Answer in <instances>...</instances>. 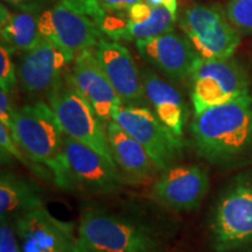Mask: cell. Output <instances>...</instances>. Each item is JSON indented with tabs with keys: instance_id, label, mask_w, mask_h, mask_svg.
Here are the masks:
<instances>
[{
	"instance_id": "15",
	"label": "cell",
	"mask_w": 252,
	"mask_h": 252,
	"mask_svg": "<svg viewBox=\"0 0 252 252\" xmlns=\"http://www.w3.org/2000/svg\"><path fill=\"white\" fill-rule=\"evenodd\" d=\"M94 52L123 105L147 106L141 70L138 69L128 49L117 41L102 39Z\"/></svg>"
},
{
	"instance_id": "30",
	"label": "cell",
	"mask_w": 252,
	"mask_h": 252,
	"mask_svg": "<svg viewBox=\"0 0 252 252\" xmlns=\"http://www.w3.org/2000/svg\"><path fill=\"white\" fill-rule=\"evenodd\" d=\"M15 9L24 11H43L48 5L49 0H2Z\"/></svg>"
},
{
	"instance_id": "29",
	"label": "cell",
	"mask_w": 252,
	"mask_h": 252,
	"mask_svg": "<svg viewBox=\"0 0 252 252\" xmlns=\"http://www.w3.org/2000/svg\"><path fill=\"white\" fill-rule=\"evenodd\" d=\"M100 7L105 12L115 14H127L128 9L137 2L144 0H97Z\"/></svg>"
},
{
	"instance_id": "2",
	"label": "cell",
	"mask_w": 252,
	"mask_h": 252,
	"mask_svg": "<svg viewBox=\"0 0 252 252\" xmlns=\"http://www.w3.org/2000/svg\"><path fill=\"white\" fill-rule=\"evenodd\" d=\"M77 239L86 252H167V236L158 223L99 207L83 210Z\"/></svg>"
},
{
	"instance_id": "23",
	"label": "cell",
	"mask_w": 252,
	"mask_h": 252,
	"mask_svg": "<svg viewBox=\"0 0 252 252\" xmlns=\"http://www.w3.org/2000/svg\"><path fill=\"white\" fill-rule=\"evenodd\" d=\"M224 9L241 34L252 33V0H229Z\"/></svg>"
},
{
	"instance_id": "6",
	"label": "cell",
	"mask_w": 252,
	"mask_h": 252,
	"mask_svg": "<svg viewBox=\"0 0 252 252\" xmlns=\"http://www.w3.org/2000/svg\"><path fill=\"white\" fill-rule=\"evenodd\" d=\"M179 26L201 60L232 58L241 43V32L217 5L188 6L179 18Z\"/></svg>"
},
{
	"instance_id": "5",
	"label": "cell",
	"mask_w": 252,
	"mask_h": 252,
	"mask_svg": "<svg viewBox=\"0 0 252 252\" xmlns=\"http://www.w3.org/2000/svg\"><path fill=\"white\" fill-rule=\"evenodd\" d=\"M68 72L58 86L46 94L47 102L65 134L96 151L116 165L110 151L106 125L90 103L72 86Z\"/></svg>"
},
{
	"instance_id": "19",
	"label": "cell",
	"mask_w": 252,
	"mask_h": 252,
	"mask_svg": "<svg viewBox=\"0 0 252 252\" xmlns=\"http://www.w3.org/2000/svg\"><path fill=\"white\" fill-rule=\"evenodd\" d=\"M43 191L30 179L2 172L0 179V219H13L43 208Z\"/></svg>"
},
{
	"instance_id": "17",
	"label": "cell",
	"mask_w": 252,
	"mask_h": 252,
	"mask_svg": "<svg viewBox=\"0 0 252 252\" xmlns=\"http://www.w3.org/2000/svg\"><path fill=\"white\" fill-rule=\"evenodd\" d=\"M106 133L110 151L126 184L138 185L149 180L157 168L139 141L116 122H109Z\"/></svg>"
},
{
	"instance_id": "9",
	"label": "cell",
	"mask_w": 252,
	"mask_h": 252,
	"mask_svg": "<svg viewBox=\"0 0 252 252\" xmlns=\"http://www.w3.org/2000/svg\"><path fill=\"white\" fill-rule=\"evenodd\" d=\"M194 115L250 93V78L234 58L201 60L190 77Z\"/></svg>"
},
{
	"instance_id": "8",
	"label": "cell",
	"mask_w": 252,
	"mask_h": 252,
	"mask_svg": "<svg viewBox=\"0 0 252 252\" xmlns=\"http://www.w3.org/2000/svg\"><path fill=\"white\" fill-rule=\"evenodd\" d=\"M65 175L61 189L84 194L117 193L126 185L118 167L65 134Z\"/></svg>"
},
{
	"instance_id": "25",
	"label": "cell",
	"mask_w": 252,
	"mask_h": 252,
	"mask_svg": "<svg viewBox=\"0 0 252 252\" xmlns=\"http://www.w3.org/2000/svg\"><path fill=\"white\" fill-rule=\"evenodd\" d=\"M0 252H21L17 232H15V220L13 219H1Z\"/></svg>"
},
{
	"instance_id": "11",
	"label": "cell",
	"mask_w": 252,
	"mask_h": 252,
	"mask_svg": "<svg viewBox=\"0 0 252 252\" xmlns=\"http://www.w3.org/2000/svg\"><path fill=\"white\" fill-rule=\"evenodd\" d=\"M209 189L207 171L197 165H176L166 169L153 184L151 196L166 209L196 210Z\"/></svg>"
},
{
	"instance_id": "27",
	"label": "cell",
	"mask_w": 252,
	"mask_h": 252,
	"mask_svg": "<svg viewBox=\"0 0 252 252\" xmlns=\"http://www.w3.org/2000/svg\"><path fill=\"white\" fill-rule=\"evenodd\" d=\"M15 111L17 109L12 104L11 94L0 89V124H4L9 131L13 128Z\"/></svg>"
},
{
	"instance_id": "12",
	"label": "cell",
	"mask_w": 252,
	"mask_h": 252,
	"mask_svg": "<svg viewBox=\"0 0 252 252\" xmlns=\"http://www.w3.org/2000/svg\"><path fill=\"white\" fill-rule=\"evenodd\" d=\"M21 252H68L76 244L75 225L53 216L43 208L15 219Z\"/></svg>"
},
{
	"instance_id": "24",
	"label": "cell",
	"mask_w": 252,
	"mask_h": 252,
	"mask_svg": "<svg viewBox=\"0 0 252 252\" xmlns=\"http://www.w3.org/2000/svg\"><path fill=\"white\" fill-rule=\"evenodd\" d=\"M14 50L1 42L0 47V89L11 94L17 86V74H15L14 62L12 54Z\"/></svg>"
},
{
	"instance_id": "22",
	"label": "cell",
	"mask_w": 252,
	"mask_h": 252,
	"mask_svg": "<svg viewBox=\"0 0 252 252\" xmlns=\"http://www.w3.org/2000/svg\"><path fill=\"white\" fill-rule=\"evenodd\" d=\"M103 35L112 41H131L130 21L127 14H115L104 11L94 23Z\"/></svg>"
},
{
	"instance_id": "1",
	"label": "cell",
	"mask_w": 252,
	"mask_h": 252,
	"mask_svg": "<svg viewBox=\"0 0 252 252\" xmlns=\"http://www.w3.org/2000/svg\"><path fill=\"white\" fill-rule=\"evenodd\" d=\"M195 151L217 166L238 163L252 156V94L195 113L190 124Z\"/></svg>"
},
{
	"instance_id": "32",
	"label": "cell",
	"mask_w": 252,
	"mask_h": 252,
	"mask_svg": "<svg viewBox=\"0 0 252 252\" xmlns=\"http://www.w3.org/2000/svg\"><path fill=\"white\" fill-rule=\"evenodd\" d=\"M68 252H84V250H83V248L81 247V244L78 243V239H77V242H76V244L74 245V247H72L70 250H69Z\"/></svg>"
},
{
	"instance_id": "3",
	"label": "cell",
	"mask_w": 252,
	"mask_h": 252,
	"mask_svg": "<svg viewBox=\"0 0 252 252\" xmlns=\"http://www.w3.org/2000/svg\"><path fill=\"white\" fill-rule=\"evenodd\" d=\"M11 133L25 157L49 169L53 182L61 188L67 166L65 133L49 104L35 102L17 109Z\"/></svg>"
},
{
	"instance_id": "16",
	"label": "cell",
	"mask_w": 252,
	"mask_h": 252,
	"mask_svg": "<svg viewBox=\"0 0 252 252\" xmlns=\"http://www.w3.org/2000/svg\"><path fill=\"white\" fill-rule=\"evenodd\" d=\"M71 62L49 41L42 39L28 50L19 64L21 87L30 94H45L54 89L67 75Z\"/></svg>"
},
{
	"instance_id": "7",
	"label": "cell",
	"mask_w": 252,
	"mask_h": 252,
	"mask_svg": "<svg viewBox=\"0 0 252 252\" xmlns=\"http://www.w3.org/2000/svg\"><path fill=\"white\" fill-rule=\"evenodd\" d=\"M112 121L139 141L157 171L176 166L184 158L186 145L182 137L169 130L149 106L122 104L113 113Z\"/></svg>"
},
{
	"instance_id": "4",
	"label": "cell",
	"mask_w": 252,
	"mask_h": 252,
	"mask_svg": "<svg viewBox=\"0 0 252 252\" xmlns=\"http://www.w3.org/2000/svg\"><path fill=\"white\" fill-rule=\"evenodd\" d=\"M213 248L234 252L252 247V176L241 175L223 191L209 222Z\"/></svg>"
},
{
	"instance_id": "21",
	"label": "cell",
	"mask_w": 252,
	"mask_h": 252,
	"mask_svg": "<svg viewBox=\"0 0 252 252\" xmlns=\"http://www.w3.org/2000/svg\"><path fill=\"white\" fill-rule=\"evenodd\" d=\"M176 17L163 7H153L152 15L143 24H130L132 40H149L174 31Z\"/></svg>"
},
{
	"instance_id": "14",
	"label": "cell",
	"mask_w": 252,
	"mask_h": 252,
	"mask_svg": "<svg viewBox=\"0 0 252 252\" xmlns=\"http://www.w3.org/2000/svg\"><path fill=\"white\" fill-rule=\"evenodd\" d=\"M71 84L93 106L105 125L122 105L117 91L104 72L94 49L86 50L75 58L68 72Z\"/></svg>"
},
{
	"instance_id": "13",
	"label": "cell",
	"mask_w": 252,
	"mask_h": 252,
	"mask_svg": "<svg viewBox=\"0 0 252 252\" xmlns=\"http://www.w3.org/2000/svg\"><path fill=\"white\" fill-rule=\"evenodd\" d=\"M135 46L145 61L171 81L182 82L190 78L201 62L187 37L174 31L153 39L137 40Z\"/></svg>"
},
{
	"instance_id": "10",
	"label": "cell",
	"mask_w": 252,
	"mask_h": 252,
	"mask_svg": "<svg viewBox=\"0 0 252 252\" xmlns=\"http://www.w3.org/2000/svg\"><path fill=\"white\" fill-rule=\"evenodd\" d=\"M39 30L42 39L58 47L71 63L77 55L94 49L104 39L94 20L59 0L43 9Z\"/></svg>"
},
{
	"instance_id": "20",
	"label": "cell",
	"mask_w": 252,
	"mask_h": 252,
	"mask_svg": "<svg viewBox=\"0 0 252 252\" xmlns=\"http://www.w3.org/2000/svg\"><path fill=\"white\" fill-rule=\"evenodd\" d=\"M42 11L15 9L5 26L0 27L1 42L9 48L20 52L33 49L42 40L39 30V20Z\"/></svg>"
},
{
	"instance_id": "31",
	"label": "cell",
	"mask_w": 252,
	"mask_h": 252,
	"mask_svg": "<svg viewBox=\"0 0 252 252\" xmlns=\"http://www.w3.org/2000/svg\"><path fill=\"white\" fill-rule=\"evenodd\" d=\"M153 7H163L178 18V0H145Z\"/></svg>"
},
{
	"instance_id": "18",
	"label": "cell",
	"mask_w": 252,
	"mask_h": 252,
	"mask_svg": "<svg viewBox=\"0 0 252 252\" xmlns=\"http://www.w3.org/2000/svg\"><path fill=\"white\" fill-rule=\"evenodd\" d=\"M141 78L147 102L153 106L158 118L176 135L182 137L189 109L180 91L150 68L141 70Z\"/></svg>"
},
{
	"instance_id": "28",
	"label": "cell",
	"mask_w": 252,
	"mask_h": 252,
	"mask_svg": "<svg viewBox=\"0 0 252 252\" xmlns=\"http://www.w3.org/2000/svg\"><path fill=\"white\" fill-rule=\"evenodd\" d=\"M153 6L147 4L146 1H140L134 4L132 7L128 9V21L130 24L133 25H139L143 24L145 21H147L150 19L151 15H152Z\"/></svg>"
},
{
	"instance_id": "26",
	"label": "cell",
	"mask_w": 252,
	"mask_h": 252,
	"mask_svg": "<svg viewBox=\"0 0 252 252\" xmlns=\"http://www.w3.org/2000/svg\"><path fill=\"white\" fill-rule=\"evenodd\" d=\"M59 1H62L63 4L74 8L75 11L89 17L91 20H94V23H96L97 19L104 12L97 0H59Z\"/></svg>"
}]
</instances>
